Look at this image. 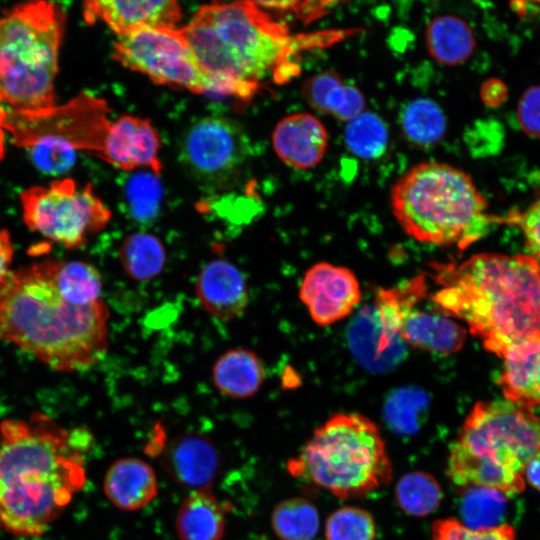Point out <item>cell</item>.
Returning a JSON list of instances; mask_svg holds the SVG:
<instances>
[{"mask_svg": "<svg viewBox=\"0 0 540 540\" xmlns=\"http://www.w3.org/2000/svg\"><path fill=\"white\" fill-rule=\"evenodd\" d=\"M395 499L405 513L425 517L433 513L443 499V491L434 476L423 471L403 475L395 486Z\"/></svg>", "mask_w": 540, "mask_h": 540, "instance_id": "cell-29", "label": "cell"}, {"mask_svg": "<svg viewBox=\"0 0 540 540\" xmlns=\"http://www.w3.org/2000/svg\"><path fill=\"white\" fill-rule=\"evenodd\" d=\"M401 128L406 138L418 147H431L444 136L447 121L443 110L433 100L410 101L401 113Z\"/></svg>", "mask_w": 540, "mask_h": 540, "instance_id": "cell-27", "label": "cell"}, {"mask_svg": "<svg viewBox=\"0 0 540 540\" xmlns=\"http://www.w3.org/2000/svg\"><path fill=\"white\" fill-rule=\"evenodd\" d=\"M289 473L341 499L362 497L386 486L392 465L378 426L359 413H337L317 427Z\"/></svg>", "mask_w": 540, "mask_h": 540, "instance_id": "cell-8", "label": "cell"}, {"mask_svg": "<svg viewBox=\"0 0 540 540\" xmlns=\"http://www.w3.org/2000/svg\"><path fill=\"white\" fill-rule=\"evenodd\" d=\"M89 24L103 23L117 36L142 28L175 27L179 0H81Z\"/></svg>", "mask_w": 540, "mask_h": 540, "instance_id": "cell-15", "label": "cell"}, {"mask_svg": "<svg viewBox=\"0 0 540 540\" xmlns=\"http://www.w3.org/2000/svg\"><path fill=\"white\" fill-rule=\"evenodd\" d=\"M426 47L430 56L446 66H458L473 55L476 38L471 26L453 14L435 16L425 30Z\"/></svg>", "mask_w": 540, "mask_h": 540, "instance_id": "cell-24", "label": "cell"}, {"mask_svg": "<svg viewBox=\"0 0 540 540\" xmlns=\"http://www.w3.org/2000/svg\"><path fill=\"white\" fill-rule=\"evenodd\" d=\"M376 535L373 516L359 507H341L325 523L326 540H375Z\"/></svg>", "mask_w": 540, "mask_h": 540, "instance_id": "cell-33", "label": "cell"}, {"mask_svg": "<svg viewBox=\"0 0 540 540\" xmlns=\"http://www.w3.org/2000/svg\"><path fill=\"white\" fill-rule=\"evenodd\" d=\"M400 336L412 347L450 355L463 347L466 330L440 311L429 312L415 306L404 315Z\"/></svg>", "mask_w": 540, "mask_h": 540, "instance_id": "cell-19", "label": "cell"}, {"mask_svg": "<svg viewBox=\"0 0 540 540\" xmlns=\"http://www.w3.org/2000/svg\"><path fill=\"white\" fill-rule=\"evenodd\" d=\"M390 204L403 231L422 243L465 250L504 223L489 213L472 177L453 165L425 161L393 185Z\"/></svg>", "mask_w": 540, "mask_h": 540, "instance_id": "cell-5", "label": "cell"}, {"mask_svg": "<svg viewBox=\"0 0 540 540\" xmlns=\"http://www.w3.org/2000/svg\"><path fill=\"white\" fill-rule=\"evenodd\" d=\"M431 540H515V532L507 524L474 529L457 519L446 518L433 523Z\"/></svg>", "mask_w": 540, "mask_h": 540, "instance_id": "cell-35", "label": "cell"}, {"mask_svg": "<svg viewBox=\"0 0 540 540\" xmlns=\"http://www.w3.org/2000/svg\"><path fill=\"white\" fill-rule=\"evenodd\" d=\"M259 356L248 349L235 348L223 353L214 363L212 379L222 394L236 399L255 395L265 379Z\"/></svg>", "mask_w": 540, "mask_h": 540, "instance_id": "cell-23", "label": "cell"}, {"mask_svg": "<svg viewBox=\"0 0 540 540\" xmlns=\"http://www.w3.org/2000/svg\"><path fill=\"white\" fill-rule=\"evenodd\" d=\"M160 149L159 134L148 119L122 115L111 121L99 157L124 171L145 169L159 176Z\"/></svg>", "mask_w": 540, "mask_h": 540, "instance_id": "cell-14", "label": "cell"}, {"mask_svg": "<svg viewBox=\"0 0 540 540\" xmlns=\"http://www.w3.org/2000/svg\"><path fill=\"white\" fill-rule=\"evenodd\" d=\"M329 144L322 121L308 112L283 117L272 133V145L278 158L296 169H311L323 160Z\"/></svg>", "mask_w": 540, "mask_h": 540, "instance_id": "cell-16", "label": "cell"}, {"mask_svg": "<svg viewBox=\"0 0 540 540\" xmlns=\"http://www.w3.org/2000/svg\"><path fill=\"white\" fill-rule=\"evenodd\" d=\"M13 253L14 249L8 231L6 229H0V282L9 272Z\"/></svg>", "mask_w": 540, "mask_h": 540, "instance_id": "cell-41", "label": "cell"}, {"mask_svg": "<svg viewBox=\"0 0 540 540\" xmlns=\"http://www.w3.org/2000/svg\"><path fill=\"white\" fill-rule=\"evenodd\" d=\"M344 140L354 155L363 159H376L384 154L389 142V133L381 117L364 111L347 122Z\"/></svg>", "mask_w": 540, "mask_h": 540, "instance_id": "cell-31", "label": "cell"}, {"mask_svg": "<svg viewBox=\"0 0 540 540\" xmlns=\"http://www.w3.org/2000/svg\"><path fill=\"white\" fill-rule=\"evenodd\" d=\"M483 100L489 104H499L506 93L505 86L497 79L488 80L481 89Z\"/></svg>", "mask_w": 540, "mask_h": 540, "instance_id": "cell-42", "label": "cell"}, {"mask_svg": "<svg viewBox=\"0 0 540 540\" xmlns=\"http://www.w3.org/2000/svg\"><path fill=\"white\" fill-rule=\"evenodd\" d=\"M524 473L529 484L540 491V452L529 460Z\"/></svg>", "mask_w": 540, "mask_h": 540, "instance_id": "cell-43", "label": "cell"}, {"mask_svg": "<svg viewBox=\"0 0 540 540\" xmlns=\"http://www.w3.org/2000/svg\"><path fill=\"white\" fill-rule=\"evenodd\" d=\"M251 150L250 137L237 121L207 116L185 130L179 143V158L194 178L220 184L240 171Z\"/></svg>", "mask_w": 540, "mask_h": 540, "instance_id": "cell-12", "label": "cell"}, {"mask_svg": "<svg viewBox=\"0 0 540 540\" xmlns=\"http://www.w3.org/2000/svg\"><path fill=\"white\" fill-rule=\"evenodd\" d=\"M499 384L505 397L524 408L540 407V342L509 349Z\"/></svg>", "mask_w": 540, "mask_h": 540, "instance_id": "cell-21", "label": "cell"}, {"mask_svg": "<svg viewBox=\"0 0 540 540\" xmlns=\"http://www.w3.org/2000/svg\"><path fill=\"white\" fill-rule=\"evenodd\" d=\"M262 10L297 14L302 0H249Z\"/></svg>", "mask_w": 540, "mask_h": 540, "instance_id": "cell-40", "label": "cell"}, {"mask_svg": "<svg viewBox=\"0 0 540 540\" xmlns=\"http://www.w3.org/2000/svg\"><path fill=\"white\" fill-rule=\"evenodd\" d=\"M467 489L461 506L464 524L474 529L498 526L505 511V494L482 486Z\"/></svg>", "mask_w": 540, "mask_h": 540, "instance_id": "cell-32", "label": "cell"}, {"mask_svg": "<svg viewBox=\"0 0 540 540\" xmlns=\"http://www.w3.org/2000/svg\"><path fill=\"white\" fill-rule=\"evenodd\" d=\"M342 1L345 0H302L296 16L304 22H310L326 14L331 7Z\"/></svg>", "mask_w": 540, "mask_h": 540, "instance_id": "cell-39", "label": "cell"}, {"mask_svg": "<svg viewBox=\"0 0 540 540\" xmlns=\"http://www.w3.org/2000/svg\"><path fill=\"white\" fill-rule=\"evenodd\" d=\"M104 492L119 509L135 511L148 505L157 495V478L152 467L138 458L115 461L104 478Z\"/></svg>", "mask_w": 540, "mask_h": 540, "instance_id": "cell-20", "label": "cell"}, {"mask_svg": "<svg viewBox=\"0 0 540 540\" xmlns=\"http://www.w3.org/2000/svg\"><path fill=\"white\" fill-rule=\"evenodd\" d=\"M302 92L313 109L346 123L364 112L366 106L362 92L334 71L312 76L304 83Z\"/></svg>", "mask_w": 540, "mask_h": 540, "instance_id": "cell-22", "label": "cell"}, {"mask_svg": "<svg viewBox=\"0 0 540 540\" xmlns=\"http://www.w3.org/2000/svg\"><path fill=\"white\" fill-rule=\"evenodd\" d=\"M30 148H33L36 162L47 170L65 169L72 163V149L56 145H36Z\"/></svg>", "mask_w": 540, "mask_h": 540, "instance_id": "cell-38", "label": "cell"}, {"mask_svg": "<svg viewBox=\"0 0 540 540\" xmlns=\"http://www.w3.org/2000/svg\"><path fill=\"white\" fill-rule=\"evenodd\" d=\"M176 530L180 540H222L225 515L210 488L194 490L182 501Z\"/></svg>", "mask_w": 540, "mask_h": 540, "instance_id": "cell-25", "label": "cell"}, {"mask_svg": "<svg viewBox=\"0 0 540 540\" xmlns=\"http://www.w3.org/2000/svg\"><path fill=\"white\" fill-rule=\"evenodd\" d=\"M180 29L219 94L243 99L268 80H289L298 70L292 56L317 44L291 35L249 0L202 5Z\"/></svg>", "mask_w": 540, "mask_h": 540, "instance_id": "cell-4", "label": "cell"}, {"mask_svg": "<svg viewBox=\"0 0 540 540\" xmlns=\"http://www.w3.org/2000/svg\"><path fill=\"white\" fill-rule=\"evenodd\" d=\"M88 432L72 436L47 415L0 424V524L39 536L85 483L81 452Z\"/></svg>", "mask_w": 540, "mask_h": 540, "instance_id": "cell-1", "label": "cell"}, {"mask_svg": "<svg viewBox=\"0 0 540 540\" xmlns=\"http://www.w3.org/2000/svg\"><path fill=\"white\" fill-rule=\"evenodd\" d=\"M20 199L26 226L68 249L85 245L111 218L89 183L80 186L70 178L28 188Z\"/></svg>", "mask_w": 540, "mask_h": 540, "instance_id": "cell-9", "label": "cell"}, {"mask_svg": "<svg viewBox=\"0 0 540 540\" xmlns=\"http://www.w3.org/2000/svg\"><path fill=\"white\" fill-rule=\"evenodd\" d=\"M437 310L465 322L502 358L540 342V264L531 254L479 253L460 263H432Z\"/></svg>", "mask_w": 540, "mask_h": 540, "instance_id": "cell-2", "label": "cell"}, {"mask_svg": "<svg viewBox=\"0 0 540 540\" xmlns=\"http://www.w3.org/2000/svg\"><path fill=\"white\" fill-rule=\"evenodd\" d=\"M504 223L520 227L531 255L540 258V197L521 212H511Z\"/></svg>", "mask_w": 540, "mask_h": 540, "instance_id": "cell-36", "label": "cell"}, {"mask_svg": "<svg viewBox=\"0 0 540 540\" xmlns=\"http://www.w3.org/2000/svg\"><path fill=\"white\" fill-rule=\"evenodd\" d=\"M104 100L81 93L60 107L39 112L11 111L3 126L19 146L56 145L100 156L110 127Z\"/></svg>", "mask_w": 540, "mask_h": 540, "instance_id": "cell-11", "label": "cell"}, {"mask_svg": "<svg viewBox=\"0 0 540 540\" xmlns=\"http://www.w3.org/2000/svg\"><path fill=\"white\" fill-rule=\"evenodd\" d=\"M131 215L138 221H149L157 213L162 198L158 176L151 171L132 175L125 186Z\"/></svg>", "mask_w": 540, "mask_h": 540, "instance_id": "cell-34", "label": "cell"}, {"mask_svg": "<svg viewBox=\"0 0 540 540\" xmlns=\"http://www.w3.org/2000/svg\"><path fill=\"white\" fill-rule=\"evenodd\" d=\"M161 463L177 483L198 490L210 488L216 476L219 458L209 438L187 434L168 444Z\"/></svg>", "mask_w": 540, "mask_h": 540, "instance_id": "cell-18", "label": "cell"}, {"mask_svg": "<svg viewBox=\"0 0 540 540\" xmlns=\"http://www.w3.org/2000/svg\"><path fill=\"white\" fill-rule=\"evenodd\" d=\"M113 58L157 84L219 94L180 28H142L118 35L113 44Z\"/></svg>", "mask_w": 540, "mask_h": 540, "instance_id": "cell-10", "label": "cell"}, {"mask_svg": "<svg viewBox=\"0 0 540 540\" xmlns=\"http://www.w3.org/2000/svg\"><path fill=\"white\" fill-rule=\"evenodd\" d=\"M119 260L130 278L148 281L162 272L166 262V250L155 235L137 232L123 240L119 249Z\"/></svg>", "mask_w": 540, "mask_h": 540, "instance_id": "cell-26", "label": "cell"}, {"mask_svg": "<svg viewBox=\"0 0 540 540\" xmlns=\"http://www.w3.org/2000/svg\"><path fill=\"white\" fill-rule=\"evenodd\" d=\"M66 16L52 0H28L0 16V100L12 111L54 107Z\"/></svg>", "mask_w": 540, "mask_h": 540, "instance_id": "cell-7", "label": "cell"}, {"mask_svg": "<svg viewBox=\"0 0 540 540\" xmlns=\"http://www.w3.org/2000/svg\"><path fill=\"white\" fill-rule=\"evenodd\" d=\"M271 524L280 540H312L319 530V513L310 501L290 498L275 506Z\"/></svg>", "mask_w": 540, "mask_h": 540, "instance_id": "cell-28", "label": "cell"}, {"mask_svg": "<svg viewBox=\"0 0 540 540\" xmlns=\"http://www.w3.org/2000/svg\"><path fill=\"white\" fill-rule=\"evenodd\" d=\"M103 299L78 305L58 287L52 260L9 271L0 282V339L60 372L88 369L108 349Z\"/></svg>", "mask_w": 540, "mask_h": 540, "instance_id": "cell-3", "label": "cell"}, {"mask_svg": "<svg viewBox=\"0 0 540 540\" xmlns=\"http://www.w3.org/2000/svg\"><path fill=\"white\" fill-rule=\"evenodd\" d=\"M538 452L539 416L509 400L480 401L449 448L447 476L461 487L519 494L525 467Z\"/></svg>", "mask_w": 540, "mask_h": 540, "instance_id": "cell-6", "label": "cell"}, {"mask_svg": "<svg viewBox=\"0 0 540 540\" xmlns=\"http://www.w3.org/2000/svg\"><path fill=\"white\" fill-rule=\"evenodd\" d=\"M196 295L204 310L219 320L241 316L249 302L246 279L231 262L214 259L201 269L196 281Z\"/></svg>", "mask_w": 540, "mask_h": 540, "instance_id": "cell-17", "label": "cell"}, {"mask_svg": "<svg viewBox=\"0 0 540 540\" xmlns=\"http://www.w3.org/2000/svg\"><path fill=\"white\" fill-rule=\"evenodd\" d=\"M56 283L65 297L78 305L102 299V280L98 270L82 261L52 260Z\"/></svg>", "mask_w": 540, "mask_h": 540, "instance_id": "cell-30", "label": "cell"}, {"mask_svg": "<svg viewBox=\"0 0 540 540\" xmlns=\"http://www.w3.org/2000/svg\"><path fill=\"white\" fill-rule=\"evenodd\" d=\"M299 297L312 320L328 326L349 316L359 304L360 283L349 268L319 262L305 272Z\"/></svg>", "mask_w": 540, "mask_h": 540, "instance_id": "cell-13", "label": "cell"}, {"mask_svg": "<svg viewBox=\"0 0 540 540\" xmlns=\"http://www.w3.org/2000/svg\"><path fill=\"white\" fill-rule=\"evenodd\" d=\"M517 121L521 130L530 137L540 139V85L528 87L517 105Z\"/></svg>", "mask_w": 540, "mask_h": 540, "instance_id": "cell-37", "label": "cell"}]
</instances>
